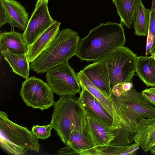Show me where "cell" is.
Here are the masks:
<instances>
[{
    "instance_id": "1",
    "label": "cell",
    "mask_w": 155,
    "mask_h": 155,
    "mask_svg": "<svg viewBox=\"0 0 155 155\" xmlns=\"http://www.w3.org/2000/svg\"><path fill=\"white\" fill-rule=\"evenodd\" d=\"M126 41L122 24L101 23L90 30L86 37L80 39L75 55L82 61H97L124 46Z\"/></svg>"
},
{
    "instance_id": "2",
    "label": "cell",
    "mask_w": 155,
    "mask_h": 155,
    "mask_svg": "<svg viewBox=\"0 0 155 155\" xmlns=\"http://www.w3.org/2000/svg\"><path fill=\"white\" fill-rule=\"evenodd\" d=\"M80 38L77 32L69 28L59 31L51 45L29 64L37 74L46 73L75 55Z\"/></svg>"
},
{
    "instance_id": "3",
    "label": "cell",
    "mask_w": 155,
    "mask_h": 155,
    "mask_svg": "<svg viewBox=\"0 0 155 155\" xmlns=\"http://www.w3.org/2000/svg\"><path fill=\"white\" fill-rule=\"evenodd\" d=\"M111 98L123 126L138 130L141 120L155 117V107L133 87L119 96L112 94Z\"/></svg>"
},
{
    "instance_id": "4",
    "label": "cell",
    "mask_w": 155,
    "mask_h": 155,
    "mask_svg": "<svg viewBox=\"0 0 155 155\" xmlns=\"http://www.w3.org/2000/svg\"><path fill=\"white\" fill-rule=\"evenodd\" d=\"M0 144L8 153L22 155L30 150L38 153V139L31 130L10 120L5 112H0Z\"/></svg>"
},
{
    "instance_id": "5",
    "label": "cell",
    "mask_w": 155,
    "mask_h": 155,
    "mask_svg": "<svg viewBox=\"0 0 155 155\" xmlns=\"http://www.w3.org/2000/svg\"><path fill=\"white\" fill-rule=\"evenodd\" d=\"M75 95L61 96L55 102L51 124L62 142L66 145L74 127L82 121L83 111Z\"/></svg>"
},
{
    "instance_id": "6",
    "label": "cell",
    "mask_w": 155,
    "mask_h": 155,
    "mask_svg": "<svg viewBox=\"0 0 155 155\" xmlns=\"http://www.w3.org/2000/svg\"><path fill=\"white\" fill-rule=\"evenodd\" d=\"M137 57L124 46L115 50L103 59L109 75L111 89L115 84L132 82L136 70Z\"/></svg>"
},
{
    "instance_id": "7",
    "label": "cell",
    "mask_w": 155,
    "mask_h": 155,
    "mask_svg": "<svg viewBox=\"0 0 155 155\" xmlns=\"http://www.w3.org/2000/svg\"><path fill=\"white\" fill-rule=\"evenodd\" d=\"M53 92L47 83L35 76L22 83L20 95L26 105L43 111L54 105Z\"/></svg>"
},
{
    "instance_id": "8",
    "label": "cell",
    "mask_w": 155,
    "mask_h": 155,
    "mask_svg": "<svg viewBox=\"0 0 155 155\" xmlns=\"http://www.w3.org/2000/svg\"><path fill=\"white\" fill-rule=\"evenodd\" d=\"M47 83L53 93L62 96L75 95L81 87L73 69L67 61L59 64L46 72Z\"/></svg>"
},
{
    "instance_id": "9",
    "label": "cell",
    "mask_w": 155,
    "mask_h": 155,
    "mask_svg": "<svg viewBox=\"0 0 155 155\" xmlns=\"http://www.w3.org/2000/svg\"><path fill=\"white\" fill-rule=\"evenodd\" d=\"M77 102L88 116L106 127L114 129L122 128L118 122L103 105L84 88H82Z\"/></svg>"
},
{
    "instance_id": "10",
    "label": "cell",
    "mask_w": 155,
    "mask_h": 155,
    "mask_svg": "<svg viewBox=\"0 0 155 155\" xmlns=\"http://www.w3.org/2000/svg\"><path fill=\"white\" fill-rule=\"evenodd\" d=\"M55 21L49 13L48 4L35 5L26 28L22 33L23 40L27 46L32 44Z\"/></svg>"
},
{
    "instance_id": "11",
    "label": "cell",
    "mask_w": 155,
    "mask_h": 155,
    "mask_svg": "<svg viewBox=\"0 0 155 155\" xmlns=\"http://www.w3.org/2000/svg\"><path fill=\"white\" fill-rule=\"evenodd\" d=\"M82 127L84 133L94 147L110 145L119 133L118 129L106 127L87 115L83 111Z\"/></svg>"
},
{
    "instance_id": "12",
    "label": "cell",
    "mask_w": 155,
    "mask_h": 155,
    "mask_svg": "<svg viewBox=\"0 0 155 155\" xmlns=\"http://www.w3.org/2000/svg\"><path fill=\"white\" fill-rule=\"evenodd\" d=\"M25 7L15 0H0V27L8 23L24 31L29 20Z\"/></svg>"
},
{
    "instance_id": "13",
    "label": "cell",
    "mask_w": 155,
    "mask_h": 155,
    "mask_svg": "<svg viewBox=\"0 0 155 155\" xmlns=\"http://www.w3.org/2000/svg\"><path fill=\"white\" fill-rule=\"evenodd\" d=\"M82 71L89 80L108 99L112 101L109 75L104 60L94 62L85 67Z\"/></svg>"
},
{
    "instance_id": "14",
    "label": "cell",
    "mask_w": 155,
    "mask_h": 155,
    "mask_svg": "<svg viewBox=\"0 0 155 155\" xmlns=\"http://www.w3.org/2000/svg\"><path fill=\"white\" fill-rule=\"evenodd\" d=\"M61 23L55 20L32 44L28 46L26 55L30 64L47 49L56 38Z\"/></svg>"
},
{
    "instance_id": "15",
    "label": "cell",
    "mask_w": 155,
    "mask_h": 155,
    "mask_svg": "<svg viewBox=\"0 0 155 155\" xmlns=\"http://www.w3.org/2000/svg\"><path fill=\"white\" fill-rule=\"evenodd\" d=\"M134 142L145 152L150 150L155 145V117L143 119L140 121Z\"/></svg>"
},
{
    "instance_id": "16",
    "label": "cell",
    "mask_w": 155,
    "mask_h": 155,
    "mask_svg": "<svg viewBox=\"0 0 155 155\" xmlns=\"http://www.w3.org/2000/svg\"><path fill=\"white\" fill-rule=\"evenodd\" d=\"M0 53L5 50L17 54H26L27 45L24 42L22 34L14 30L0 33Z\"/></svg>"
},
{
    "instance_id": "17",
    "label": "cell",
    "mask_w": 155,
    "mask_h": 155,
    "mask_svg": "<svg viewBox=\"0 0 155 155\" xmlns=\"http://www.w3.org/2000/svg\"><path fill=\"white\" fill-rule=\"evenodd\" d=\"M81 87L84 88L94 96L121 125L120 120L114 107L112 101L108 99L87 77L82 70L77 73Z\"/></svg>"
},
{
    "instance_id": "18",
    "label": "cell",
    "mask_w": 155,
    "mask_h": 155,
    "mask_svg": "<svg viewBox=\"0 0 155 155\" xmlns=\"http://www.w3.org/2000/svg\"><path fill=\"white\" fill-rule=\"evenodd\" d=\"M136 72L147 86L155 87V60L151 55L137 57Z\"/></svg>"
},
{
    "instance_id": "19",
    "label": "cell",
    "mask_w": 155,
    "mask_h": 155,
    "mask_svg": "<svg viewBox=\"0 0 155 155\" xmlns=\"http://www.w3.org/2000/svg\"><path fill=\"white\" fill-rule=\"evenodd\" d=\"M1 54L8 63L14 73L25 79L29 78L30 64L26 54H15L7 50L2 51Z\"/></svg>"
},
{
    "instance_id": "20",
    "label": "cell",
    "mask_w": 155,
    "mask_h": 155,
    "mask_svg": "<svg viewBox=\"0 0 155 155\" xmlns=\"http://www.w3.org/2000/svg\"><path fill=\"white\" fill-rule=\"evenodd\" d=\"M141 0H113L120 19V23L128 28L134 23V13L137 6Z\"/></svg>"
},
{
    "instance_id": "21",
    "label": "cell",
    "mask_w": 155,
    "mask_h": 155,
    "mask_svg": "<svg viewBox=\"0 0 155 155\" xmlns=\"http://www.w3.org/2000/svg\"><path fill=\"white\" fill-rule=\"evenodd\" d=\"M150 10L146 8L141 1L135 11L134 27L135 34L138 36H147L149 24Z\"/></svg>"
},
{
    "instance_id": "22",
    "label": "cell",
    "mask_w": 155,
    "mask_h": 155,
    "mask_svg": "<svg viewBox=\"0 0 155 155\" xmlns=\"http://www.w3.org/2000/svg\"><path fill=\"white\" fill-rule=\"evenodd\" d=\"M66 145L76 150L77 155L81 151L94 147L83 131L82 122L72 130Z\"/></svg>"
},
{
    "instance_id": "23",
    "label": "cell",
    "mask_w": 155,
    "mask_h": 155,
    "mask_svg": "<svg viewBox=\"0 0 155 155\" xmlns=\"http://www.w3.org/2000/svg\"><path fill=\"white\" fill-rule=\"evenodd\" d=\"M140 148L137 143H132L127 146H114L110 144L100 147V155L135 154Z\"/></svg>"
},
{
    "instance_id": "24",
    "label": "cell",
    "mask_w": 155,
    "mask_h": 155,
    "mask_svg": "<svg viewBox=\"0 0 155 155\" xmlns=\"http://www.w3.org/2000/svg\"><path fill=\"white\" fill-rule=\"evenodd\" d=\"M146 46V55L155 49V0H152Z\"/></svg>"
},
{
    "instance_id": "25",
    "label": "cell",
    "mask_w": 155,
    "mask_h": 155,
    "mask_svg": "<svg viewBox=\"0 0 155 155\" xmlns=\"http://www.w3.org/2000/svg\"><path fill=\"white\" fill-rule=\"evenodd\" d=\"M52 128L51 123L46 125H36L32 127L31 131L38 139L44 140L51 136Z\"/></svg>"
},
{
    "instance_id": "26",
    "label": "cell",
    "mask_w": 155,
    "mask_h": 155,
    "mask_svg": "<svg viewBox=\"0 0 155 155\" xmlns=\"http://www.w3.org/2000/svg\"><path fill=\"white\" fill-rule=\"evenodd\" d=\"M132 87V82L118 83L114 85L112 88V94L119 96L123 92L130 90Z\"/></svg>"
},
{
    "instance_id": "27",
    "label": "cell",
    "mask_w": 155,
    "mask_h": 155,
    "mask_svg": "<svg viewBox=\"0 0 155 155\" xmlns=\"http://www.w3.org/2000/svg\"><path fill=\"white\" fill-rule=\"evenodd\" d=\"M141 93L155 107V87L147 88Z\"/></svg>"
},
{
    "instance_id": "28",
    "label": "cell",
    "mask_w": 155,
    "mask_h": 155,
    "mask_svg": "<svg viewBox=\"0 0 155 155\" xmlns=\"http://www.w3.org/2000/svg\"><path fill=\"white\" fill-rule=\"evenodd\" d=\"M49 0H37L35 5L40 4H48Z\"/></svg>"
},
{
    "instance_id": "29",
    "label": "cell",
    "mask_w": 155,
    "mask_h": 155,
    "mask_svg": "<svg viewBox=\"0 0 155 155\" xmlns=\"http://www.w3.org/2000/svg\"><path fill=\"white\" fill-rule=\"evenodd\" d=\"M150 151L151 153L155 155V145L151 148L150 150Z\"/></svg>"
},
{
    "instance_id": "30",
    "label": "cell",
    "mask_w": 155,
    "mask_h": 155,
    "mask_svg": "<svg viewBox=\"0 0 155 155\" xmlns=\"http://www.w3.org/2000/svg\"><path fill=\"white\" fill-rule=\"evenodd\" d=\"M151 55L154 58L155 60V50H154L151 53Z\"/></svg>"
}]
</instances>
